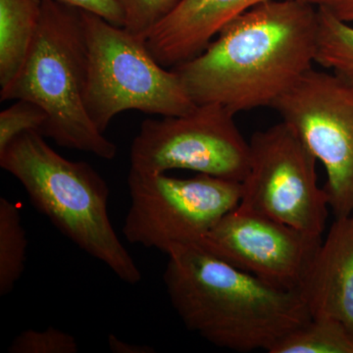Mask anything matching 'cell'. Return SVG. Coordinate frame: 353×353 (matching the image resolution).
I'll return each instance as SVG.
<instances>
[{
    "mask_svg": "<svg viewBox=\"0 0 353 353\" xmlns=\"http://www.w3.org/2000/svg\"><path fill=\"white\" fill-rule=\"evenodd\" d=\"M272 108L324 166L334 218L353 214V83L312 68Z\"/></svg>",
    "mask_w": 353,
    "mask_h": 353,
    "instance_id": "9",
    "label": "cell"
},
{
    "mask_svg": "<svg viewBox=\"0 0 353 353\" xmlns=\"http://www.w3.org/2000/svg\"><path fill=\"white\" fill-rule=\"evenodd\" d=\"M41 0H0V85L6 88L24 65L38 32Z\"/></svg>",
    "mask_w": 353,
    "mask_h": 353,
    "instance_id": "13",
    "label": "cell"
},
{
    "mask_svg": "<svg viewBox=\"0 0 353 353\" xmlns=\"http://www.w3.org/2000/svg\"><path fill=\"white\" fill-rule=\"evenodd\" d=\"M81 12L88 55L85 104L99 131L104 134L113 118L127 110L166 117L196 108L178 74L158 63L145 38L97 14Z\"/></svg>",
    "mask_w": 353,
    "mask_h": 353,
    "instance_id": "5",
    "label": "cell"
},
{
    "mask_svg": "<svg viewBox=\"0 0 353 353\" xmlns=\"http://www.w3.org/2000/svg\"><path fill=\"white\" fill-rule=\"evenodd\" d=\"M319 13L303 0H266L225 25L172 70L192 101L236 114L272 108L313 68Z\"/></svg>",
    "mask_w": 353,
    "mask_h": 353,
    "instance_id": "1",
    "label": "cell"
},
{
    "mask_svg": "<svg viewBox=\"0 0 353 353\" xmlns=\"http://www.w3.org/2000/svg\"><path fill=\"white\" fill-rule=\"evenodd\" d=\"M131 204L123 234L132 243L165 253L196 245L216 223L240 204L241 182L199 174L178 179L129 172Z\"/></svg>",
    "mask_w": 353,
    "mask_h": 353,
    "instance_id": "6",
    "label": "cell"
},
{
    "mask_svg": "<svg viewBox=\"0 0 353 353\" xmlns=\"http://www.w3.org/2000/svg\"><path fill=\"white\" fill-rule=\"evenodd\" d=\"M322 236L239 204L204 234L197 246L269 284L299 292Z\"/></svg>",
    "mask_w": 353,
    "mask_h": 353,
    "instance_id": "10",
    "label": "cell"
},
{
    "mask_svg": "<svg viewBox=\"0 0 353 353\" xmlns=\"http://www.w3.org/2000/svg\"><path fill=\"white\" fill-rule=\"evenodd\" d=\"M299 292L311 317L334 318L353 336V214L336 218Z\"/></svg>",
    "mask_w": 353,
    "mask_h": 353,
    "instance_id": "12",
    "label": "cell"
},
{
    "mask_svg": "<svg viewBox=\"0 0 353 353\" xmlns=\"http://www.w3.org/2000/svg\"><path fill=\"white\" fill-rule=\"evenodd\" d=\"M108 347L114 353H154V348L150 345H134L120 340L115 334H109Z\"/></svg>",
    "mask_w": 353,
    "mask_h": 353,
    "instance_id": "22",
    "label": "cell"
},
{
    "mask_svg": "<svg viewBox=\"0 0 353 353\" xmlns=\"http://www.w3.org/2000/svg\"><path fill=\"white\" fill-rule=\"evenodd\" d=\"M270 353H353V336L334 318L311 317L278 341Z\"/></svg>",
    "mask_w": 353,
    "mask_h": 353,
    "instance_id": "14",
    "label": "cell"
},
{
    "mask_svg": "<svg viewBox=\"0 0 353 353\" xmlns=\"http://www.w3.org/2000/svg\"><path fill=\"white\" fill-rule=\"evenodd\" d=\"M48 114L34 102L18 99L0 113V152L27 132H43Z\"/></svg>",
    "mask_w": 353,
    "mask_h": 353,
    "instance_id": "17",
    "label": "cell"
},
{
    "mask_svg": "<svg viewBox=\"0 0 353 353\" xmlns=\"http://www.w3.org/2000/svg\"><path fill=\"white\" fill-rule=\"evenodd\" d=\"M234 116L220 104L206 103L183 115L143 121L130 150V170H190L243 182L250 168V145Z\"/></svg>",
    "mask_w": 353,
    "mask_h": 353,
    "instance_id": "7",
    "label": "cell"
},
{
    "mask_svg": "<svg viewBox=\"0 0 353 353\" xmlns=\"http://www.w3.org/2000/svg\"><path fill=\"white\" fill-rule=\"evenodd\" d=\"M128 31L146 39L155 26L164 20L181 0H116Z\"/></svg>",
    "mask_w": 353,
    "mask_h": 353,
    "instance_id": "18",
    "label": "cell"
},
{
    "mask_svg": "<svg viewBox=\"0 0 353 353\" xmlns=\"http://www.w3.org/2000/svg\"><path fill=\"white\" fill-rule=\"evenodd\" d=\"M88 12L97 14L115 26H124V16L116 0H59Z\"/></svg>",
    "mask_w": 353,
    "mask_h": 353,
    "instance_id": "20",
    "label": "cell"
},
{
    "mask_svg": "<svg viewBox=\"0 0 353 353\" xmlns=\"http://www.w3.org/2000/svg\"><path fill=\"white\" fill-rule=\"evenodd\" d=\"M168 255L164 282L185 326L217 347L264 350L310 320L301 292L275 285L216 259L196 245Z\"/></svg>",
    "mask_w": 353,
    "mask_h": 353,
    "instance_id": "2",
    "label": "cell"
},
{
    "mask_svg": "<svg viewBox=\"0 0 353 353\" xmlns=\"http://www.w3.org/2000/svg\"><path fill=\"white\" fill-rule=\"evenodd\" d=\"M315 63L353 83V26L318 9Z\"/></svg>",
    "mask_w": 353,
    "mask_h": 353,
    "instance_id": "16",
    "label": "cell"
},
{
    "mask_svg": "<svg viewBox=\"0 0 353 353\" xmlns=\"http://www.w3.org/2000/svg\"><path fill=\"white\" fill-rule=\"evenodd\" d=\"M0 166L22 183L32 205L78 248L123 282L136 285L141 280L109 218L108 183L90 164L67 159L41 132H27L0 152Z\"/></svg>",
    "mask_w": 353,
    "mask_h": 353,
    "instance_id": "3",
    "label": "cell"
},
{
    "mask_svg": "<svg viewBox=\"0 0 353 353\" xmlns=\"http://www.w3.org/2000/svg\"><path fill=\"white\" fill-rule=\"evenodd\" d=\"M240 205L314 236L329 215L326 192L318 185L316 159L285 122L255 132Z\"/></svg>",
    "mask_w": 353,
    "mask_h": 353,
    "instance_id": "8",
    "label": "cell"
},
{
    "mask_svg": "<svg viewBox=\"0 0 353 353\" xmlns=\"http://www.w3.org/2000/svg\"><path fill=\"white\" fill-rule=\"evenodd\" d=\"M10 353H77L76 339L68 333L50 327L44 331L27 330L18 334L10 347Z\"/></svg>",
    "mask_w": 353,
    "mask_h": 353,
    "instance_id": "19",
    "label": "cell"
},
{
    "mask_svg": "<svg viewBox=\"0 0 353 353\" xmlns=\"http://www.w3.org/2000/svg\"><path fill=\"white\" fill-rule=\"evenodd\" d=\"M266 0H181L146 37L155 60L174 68L197 57L230 21Z\"/></svg>",
    "mask_w": 353,
    "mask_h": 353,
    "instance_id": "11",
    "label": "cell"
},
{
    "mask_svg": "<svg viewBox=\"0 0 353 353\" xmlns=\"http://www.w3.org/2000/svg\"><path fill=\"white\" fill-rule=\"evenodd\" d=\"M28 240L19 208L0 199V296H7L24 273Z\"/></svg>",
    "mask_w": 353,
    "mask_h": 353,
    "instance_id": "15",
    "label": "cell"
},
{
    "mask_svg": "<svg viewBox=\"0 0 353 353\" xmlns=\"http://www.w3.org/2000/svg\"><path fill=\"white\" fill-rule=\"evenodd\" d=\"M343 22L353 24V0H303Z\"/></svg>",
    "mask_w": 353,
    "mask_h": 353,
    "instance_id": "21",
    "label": "cell"
},
{
    "mask_svg": "<svg viewBox=\"0 0 353 353\" xmlns=\"http://www.w3.org/2000/svg\"><path fill=\"white\" fill-rule=\"evenodd\" d=\"M88 55L81 9L59 0H41L38 32L24 65L1 88V101L26 99L48 114L41 134L62 148L105 160L117 146L99 131L85 104Z\"/></svg>",
    "mask_w": 353,
    "mask_h": 353,
    "instance_id": "4",
    "label": "cell"
}]
</instances>
